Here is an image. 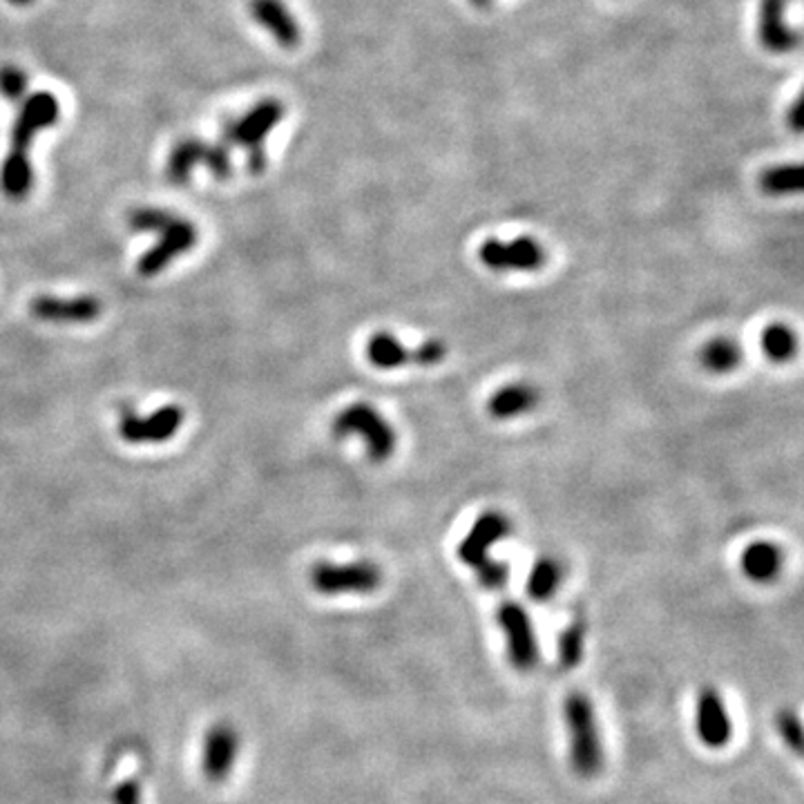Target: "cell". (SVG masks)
<instances>
[{
    "label": "cell",
    "instance_id": "cell-1",
    "mask_svg": "<svg viewBox=\"0 0 804 804\" xmlns=\"http://www.w3.org/2000/svg\"><path fill=\"white\" fill-rule=\"evenodd\" d=\"M563 722L568 733V759L578 778H595L604 769V742L595 704L584 693H570L563 702Z\"/></svg>",
    "mask_w": 804,
    "mask_h": 804
},
{
    "label": "cell",
    "instance_id": "cell-2",
    "mask_svg": "<svg viewBox=\"0 0 804 804\" xmlns=\"http://www.w3.org/2000/svg\"><path fill=\"white\" fill-rule=\"evenodd\" d=\"M508 532H510V523L501 512H485L476 519V523L472 525L470 534L465 536L459 548L461 561L476 570L478 581L489 590L503 588L508 584L510 568L501 561L489 559L491 546L501 544L508 536Z\"/></svg>",
    "mask_w": 804,
    "mask_h": 804
},
{
    "label": "cell",
    "instance_id": "cell-3",
    "mask_svg": "<svg viewBox=\"0 0 804 804\" xmlns=\"http://www.w3.org/2000/svg\"><path fill=\"white\" fill-rule=\"evenodd\" d=\"M287 108L278 99L259 101L248 114L237 121H227L221 127V144L229 148L242 146L246 150L248 170L253 174H261L268 166L264 139L273 132V127L284 119Z\"/></svg>",
    "mask_w": 804,
    "mask_h": 804
},
{
    "label": "cell",
    "instance_id": "cell-4",
    "mask_svg": "<svg viewBox=\"0 0 804 804\" xmlns=\"http://www.w3.org/2000/svg\"><path fill=\"white\" fill-rule=\"evenodd\" d=\"M333 436H361L367 442V452L374 461H387L395 450V429L365 402L349 405L333 418Z\"/></svg>",
    "mask_w": 804,
    "mask_h": 804
},
{
    "label": "cell",
    "instance_id": "cell-5",
    "mask_svg": "<svg viewBox=\"0 0 804 804\" xmlns=\"http://www.w3.org/2000/svg\"><path fill=\"white\" fill-rule=\"evenodd\" d=\"M310 584L322 595H369L382 584V572L371 561H322L310 568Z\"/></svg>",
    "mask_w": 804,
    "mask_h": 804
},
{
    "label": "cell",
    "instance_id": "cell-6",
    "mask_svg": "<svg viewBox=\"0 0 804 804\" xmlns=\"http://www.w3.org/2000/svg\"><path fill=\"white\" fill-rule=\"evenodd\" d=\"M447 355V346L440 340H427L418 349H407L391 333H374L367 342L369 363L378 369H398L407 365H438Z\"/></svg>",
    "mask_w": 804,
    "mask_h": 804
},
{
    "label": "cell",
    "instance_id": "cell-7",
    "mask_svg": "<svg viewBox=\"0 0 804 804\" xmlns=\"http://www.w3.org/2000/svg\"><path fill=\"white\" fill-rule=\"evenodd\" d=\"M497 621L508 639V655L516 670H532L539 663V642L527 610L516 601H503L497 610Z\"/></svg>",
    "mask_w": 804,
    "mask_h": 804
},
{
    "label": "cell",
    "instance_id": "cell-8",
    "mask_svg": "<svg viewBox=\"0 0 804 804\" xmlns=\"http://www.w3.org/2000/svg\"><path fill=\"white\" fill-rule=\"evenodd\" d=\"M184 421L186 414L176 405H166L146 418L137 416L132 410H123L119 416V436L130 444L166 442L182 429Z\"/></svg>",
    "mask_w": 804,
    "mask_h": 804
},
{
    "label": "cell",
    "instance_id": "cell-9",
    "mask_svg": "<svg viewBox=\"0 0 804 804\" xmlns=\"http://www.w3.org/2000/svg\"><path fill=\"white\" fill-rule=\"evenodd\" d=\"M695 735L706 748H724L733 740V722L722 693L704 686L695 702Z\"/></svg>",
    "mask_w": 804,
    "mask_h": 804
},
{
    "label": "cell",
    "instance_id": "cell-10",
    "mask_svg": "<svg viewBox=\"0 0 804 804\" xmlns=\"http://www.w3.org/2000/svg\"><path fill=\"white\" fill-rule=\"evenodd\" d=\"M478 257L491 271H536L546 261V251L532 237L512 242L487 240L480 244Z\"/></svg>",
    "mask_w": 804,
    "mask_h": 804
},
{
    "label": "cell",
    "instance_id": "cell-11",
    "mask_svg": "<svg viewBox=\"0 0 804 804\" xmlns=\"http://www.w3.org/2000/svg\"><path fill=\"white\" fill-rule=\"evenodd\" d=\"M197 242H199V233L195 229V223L182 217H174L170 227H166L159 233V242L137 261V273L142 278L159 276L161 271H166V266L174 257L188 253Z\"/></svg>",
    "mask_w": 804,
    "mask_h": 804
},
{
    "label": "cell",
    "instance_id": "cell-12",
    "mask_svg": "<svg viewBox=\"0 0 804 804\" xmlns=\"http://www.w3.org/2000/svg\"><path fill=\"white\" fill-rule=\"evenodd\" d=\"M61 106L59 99L50 93H36L29 99L21 103V110L16 114L14 127H12V148L14 155H27L32 142L38 132L48 130L59 121Z\"/></svg>",
    "mask_w": 804,
    "mask_h": 804
},
{
    "label": "cell",
    "instance_id": "cell-13",
    "mask_svg": "<svg viewBox=\"0 0 804 804\" xmlns=\"http://www.w3.org/2000/svg\"><path fill=\"white\" fill-rule=\"evenodd\" d=\"M29 313L36 320L42 322L89 325L101 316L103 304L95 295H78V297L38 295L29 302Z\"/></svg>",
    "mask_w": 804,
    "mask_h": 804
},
{
    "label": "cell",
    "instance_id": "cell-14",
    "mask_svg": "<svg viewBox=\"0 0 804 804\" xmlns=\"http://www.w3.org/2000/svg\"><path fill=\"white\" fill-rule=\"evenodd\" d=\"M240 746H242V740L233 724L219 722L210 727L204 740V755H202L204 776L210 782L227 780L237 763Z\"/></svg>",
    "mask_w": 804,
    "mask_h": 804
},
{
    "label": "cell",
    "instance_id": "cell-15",
    "mask_svg": "<svg viewBox=\"0 0 804 804\" xmlns=\"http://www.w3.org/2000/svg\"><path fill=\"white\" fill-rule=\"evenodd\" d=\"M757 36L771 54H787L797 48L800 36L787 21V0H763L759 3Z\"/></svg>",
    "mask_w": 804,
    "mask_h": 804
},
{
    "label": "cell",
    "instance_id": "cell-16",
    "mask_svg": "<svg viewBox=\"0 0 804 804\" xmlns=\"http://www.w3.org/2000/svg\"><path fill=\"white\" fill-rule=\"evenodd\" d=\"M248 10L255 23L271 34L278 40V45H282L287 50L297 48L302 40V32L295 16L282 0H251Z\"/></svg>",
    "mask_w": 804,
    "mask_h": 804
},
{
    "label": "cell",
    "instance_id": "cell-17",
    "mask_svg": "<svg viewBox=\"0 0 804 804\" xmlns=\"http://www.w3.org/2000/svg\"><path fill=\"white\" fill-rule=\"evenodd\" d=\"M782 568V552L778 546L757 541L748 546L742 555V570L748 578L757 581V584H767L780 574Z\"/></svg>",
    "mask_w": 804,
    "mask_h": 804
},
{
    "label": "cell",
    "instance_id": "cell-18",
    "mask_svg": "<svg viewBox=\"0 0 804 804\" xmlns=\"http://www.w3.org/2000/svg\"><path fill=\"white\" fill-rule=\"evenodd\" d=\"M34 186V168L27 155L8 153L3 168H0V191L12 202L27 199Z\"/></svg>",
    "mask_w": 804,
    "mask_h": 804
},
{
    "label": "cell",
    "instance_id": "cell-19",
    "mask_svg": "<svg viewBox=\"0 0 804 804\" xmlns=\"http://www.w3.org/2000/svg\"><path fill=\"white\" fill-rule=\"evenodd\" d=\"M536 400H539V393H536L534 387L529 385H510V387H503L501 391H497L495 395H491L489 400V414L495 418H501V421H508V418H514V416H521L525 412H529Z\"/></svg>",
    "mask_w": 804,
    "mask_h": 804
},
{
    "label": "cell",
    "instance_id": "cell-20",
    "mask_svg": "<svg viewBox=\"0 0 804 804\" xmlns=\"http://www.w3.org/2000/svg\"><path fill=\"white\" fill-rule=\"evenodd\" d=\"M204 148H206V142H199V139H184L172 148L168 157V166H166V174L172 184L184 186L191 182V174L195 166L202 163Z\"/></svg>",
    "mask_w": 804,
    "mask_h": 804
},
{
    "label": "cell",
    "instance_id": "cell-21",
    "mask_svg": "<svg viewBox=\"0 0 804 804\" xmlns=\"http://www.w3.org/2000/svg\"><path fill=\"white\" fill-rule=\"evenodd\" d=\"M702 363L708 371L729 374L740 367L742 349L731 338H715L702 349Z\"/></svg>",
    "mask_w": 804,
    "mask_h": 804
},
{
    "label": "cell",
    "instance_id": "cell-22",
    "mask_svg": "<svg viewBox=\"0 0 804 804\" xmlns=\"http://www.w3.org/2000/svg\"><path fill=\"white\" fill-rule=\"evenodd\" d=\"M561 584V568L555 559H539L527 578V595L536 601L550 599Z\"/></svg>",
    "mask_w": 804,
    "mask_h": 804
},
{
    "label": "cell",
    "instance_id": "cell-23",
    "mask_svg": "<svg viewBox=\"0 0 804 804\" xmlns=\"http://www.w3.org/2000/svg\"><path fill=\"white\" fill-rule=\"evenodd\" d=\"M759 188L767 195H795L802 191V168L800 163H784L763 172Z\"/></svg>",
    "mask_w": 804,
    "mask_h": 804
},
{
    "label": "cell",
    "instance_id": "cell-24",
    "mask_svg": "<svg viewBox=\"0 0 804 804\" xmlns=\"http://www.w3.org/2000/svg\"><path fill=\"white\" fill-rule=\"evenodd\" d=\"M797 340L787 325H771L763 333V351L776 363H784L795 353Z\"/></svg>",
    "mask_w": 804,
    "mask_h": 804
},
{
    "label": "cell",
    "instance_id": "cell-25",
    "mask_svg": "<svg viewBox=\"0 0 804 804\" xmlns=\"http://www.w3.org/2000/svg\"><path fill=\"white\" fill-rule=\"evenodd\" d=\"M584 644H586V625L581 621H572L563 631L559 639V661L563 668H576L581 657H584Z\"/></svg>",
    "mask_w": 804,
    "mask_h": 804
},
{
    "label": "cell",
    "instance_id": "cell-26",
    "mask_svg": "<svg viewBox=\"0 0 804 804\" xmlns=\"http://www.w3.org/2000/svg\"><path fill=\"white\" fill-rule=\"evenodd\" d=\"M176 215L161 208H137L132 210L127 217V227L134 233H161L166 227L174 221Z\"/></svg>",
    "mask_w": 804,
    "mask_h": 804
},
{
    "label": "cell",
    "instance_id": "cell-27",
    "mask_svg": "<svg viewBox=\"0 0 804 804\" xmlns=\"http://www.w3.org/2000/svg\"><path fill=\"white\" fill-rule=\"evenodd\" d=\"M0 95L14 103H23L27 95V76L14 65H0Z\"/></svg>",
    "mask_w": 804,
    "mask_h": 804
},
{
    "label": "cell",
    "instance_id": "cell-28",
    "mask_svg": "<svg viewBox=\"0 0 804 804\" xmlns=\"http://www.w3.org/2000/svg\"><path fill=\"white\" fill-rule=\"evenodd\" d=\"M776 727H778V733L782 738V742L795 753L800 755L802 753V746H804V735H802V722L797 715L789 708L780 710L778 712V720H776Z\"/></svg>",
    "mask_w": 804,
    "mask_h": 804
},
{
    "label": "cell",
    "instance_id": "cell-29",
    "mask_svg": "<svg viewBox=\"0 0 804 804\" xmlns=\"http://www.w3.org/2000/svg\"><path fill=\"white\" fill-rule=\"evenodd\" d=\"M229 146L227 144H206L204 148V157H202V163L217 176V179H229L231 172H233V166H231V155H229Z\"/></svg>",
    "mask_w": 804,
    "mask_h": 804
},
{
    "label": "cell",
    "instance_id": "cell-30",
    "mask_svg": "<svg viewBox=\"0 0 804 804\" xmlns=\"http://www.w3.org/2000/svg\"><path fill=\"white\" fill-rule=\"evenodd\" d=\"M112 804H144L142 787L137 780H123L112 791Z\"/></svg>",
    "mask_w": 804,
    "mask_h": 804
},
{
    "label": "cell",
    "instance_id": "cell-31",
    "mask_svg": "<svg viewBox=\"0 0 804 804\" xmlns=\"http://www.w3.org/2000/svg\"><path fill=\"white\" fill-rule=\"evenodd\" d=\"M802 112H804V108H802V99L797 97V99L791 103V108L787 110V125H789L793 132H800V130H802Z\"/></svg>",
    "mask_w": 804,
    "mask_h": 804
},
{
    "label": "cell",
    "instance_id": "cell-32",
    "mask_svg": "<svg viewBox=\"0 0 804 804\" xmlns=\"http://www.w3.org/2000/svg\"><path fill=\"white\" fill-rule=\"evenodd\" d=\"M470 3H472L474 8H478V10H487V8L491 5V0H470Z\"/></svg>",
    "mask_w": 804,
    "mask_h": 804
},
{
    "label": "cell",
    "instance_id": "cell-33",
    "mask_svg": "<svg viewBox=\"0 0 804 804\" xmlns=\"http://www.w3.org/2000/svg\"><path fill=\"white\" fill-rule=\"evenodd\" d=\"M10 3H12V5H19V8H25V5L34 3V0H10Z\"/></svg>",
    "mask_w": 804,
    "mask_h": 804
}]
</instances>
